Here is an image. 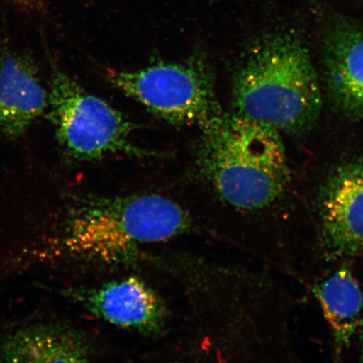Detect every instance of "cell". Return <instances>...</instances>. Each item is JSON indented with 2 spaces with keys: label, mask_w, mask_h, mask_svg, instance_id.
Segmentation results:
<instances>
[{
  "label": "cell",
  "mask_w": 363,
  "mask_h": 363,
  "mask_svg": "<svg viewBox=\"0 0 363 363\" xmlns=\"http://www.w3.org/2000/svg\"><path fill=\"white\" fill-rule=\"evenodd\" d=\"M324 52L331 99L345 115L363 118V29L339 23L326 36Z\"/></svg>",
  "instance_id": "9"
},
{
  "label": "cell",
  "mask_w": 363,
  "mask_h": 363,
  "mask_svg": "<svg viewBox=\"0 0 363 363\" xmlns=\"http://www.w3.org/2000/svg\"><path fill=\"white\" fill-rule=\"evenodd\" d=\"M48 108V92L33 59L4 48L0 55V136L19 139Z\"/></svg>",
  "instance_id": "7"
},
{
  "label": "cell",
  "mask_w": 363,
  "mask_h": 363,
  "mask_svg": "<svg viewBox=\"0 0 363 363\" xmlns=\"http://www.w3.org/2000/svg\"><path fill=\"white\" fill-rule=\"evenodd\" d=\"M359 346H360V354H359V358L360 361L363 362V325L362 328L361 330V333L359 334Z\"/></svg>",
  "instance_id": "12"
},
{
  "label": "cell",
  "mask_w": 363,
  "mask_h": 363,
  "mask_svg": "<svg viewBox=\"0 0 363 363\" xmlns=\"http://www.w3.org/2000/svg\"><path fill=\"white\" fill-rule=\"evenodd\" d=\"M302 196L325 264L352 267L363 256V157L333 167Z\"/></svg>",
  "instance_id": "5"
},
{
  "label": "cell",
  "mask_w": 363,
  "mask_h": 363,
  "mask_svg": "<svg viewBox=\"0 0 363 363\" xmlns=\"http://www.w3.org/2000/svg\"><path fill=\"white\" fill-rule=\"evenodd\" d=\"M235 115L281 133L311 128L320 115L322 93L310 52L295 34L262 36L234 75Z\"/></svg>",
  "instance_id": "2"
},
{
  "label": "cell",
  "mask_w": 363,
  "mask_h": 363,
  "mask_svg": "<svg viewBox=\"0 0 363 363\" xmlns=\"http://www.w3.org/2000/svg\"><path fill=\"white\" fill-rule=\"evenodd\" d=\"M329 326L335 362L342 359L363 325V288L351 267H331L310 288Z\"/></svg>",
  "instance_id": "8"
},
{
  "label": "cell",
  "mask_w": 363,
  "mask_h": 363,
  "mask_svg": "<svg viewBox=\"0 0 363 363\" xmlns=\"http://www.w3.org/2000/svg\"><path fill=\"white\" fill-rule=\"evenodd\" d=\"M71 296L91 314L121 328L157 335L167 325V311L161 297L135 277L77 289Z\"/></svg>",
  "instance_id": "6"
},
{
  "label": "cell",
  "mask_w": 363,
  "mask_h": 363,
  "mask_svg": "<svg viewBox=\"0 0 363 363\" xmlns=\"http://www.w3.org/2000/svg\"><path fill=\"white\" fill-rule=\"evenodd\" d=\"M191 220L179 204L155 194L75 199L58 244L72 259L90 266L135 262L148 244L187 233Z\"/></svg>",
  "instance_id": "1"
},
{
  "label": "cell",
  "mask_w": 363,
  "mask_h": 363,
  "mask_svg": "<svg viewBox=\"0 0 363 363\" xmlns=\"http://www.w3.org/2000/svg\"><path fill=\"white\" fill-rule=\"evenodd\" d=\"M90 356L87 339L62 325L26 326L0 340L4 362H84Z\"/></svg>",
  "instance_id": "10"
},
{
  "label": "cell",
  "mask_w": 363,
  "mask_h": 363,
  "mask_svg": "<svg viewBox=\"0 0 363 363\" xmlns=\"http://www.w3.org/2000/svg\"><path fill=\"white\" fill-rule=\"evenodd\" d=\"M48 108L59 145L76 161L101 160L113 154L142 158L160 156L135 146L130 135L138 125L54 65Z\"/></svg>",
  "instance_id": "3"
},
{
  "label": "cell",
  "mask_w": 363,
  "mask_h": 363,
  "mask_svg": "<svg viewBox=\"0 0 363 363\" xmlns=\"http://www.w3.org/2000/svg\"><path fill=\"white\" fill-rule=\"evenodd\" d=\"M13 1L21 4V6L33 7L40 2V0H13Z\"/></svg>",
  "instance_id": "11"
},
{
  "label": "cell",
  "mask_w": 363,
  "mask_h": 363,
  "mask_svg": "<svg viewBox=\"0 0 363 363\" xmlns=\"http://www.w3.org/2000/svg\"><path fill=\"white\" fill-rule=\"evenodd\" d=\"M108 82L161 119L174 125L210 124L221 115L214 79L202 54L134 71L108 68Z\"/></svg>",
  "instance_id": "4"
}]
</instances>
